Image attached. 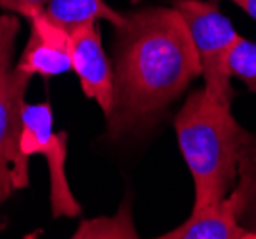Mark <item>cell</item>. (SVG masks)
<instances>
[{"mask_svg": "<svg viewBox=\"0 0 256 239\" xmlns=\"http://www.w3.org/2000/svg\"><path fill=\"white\" fill-rule=\"evenodd\" d=\"M20 20L0 14V206L29 186V157L20 146L25 92L31 76L14 66Z\"/></svg>", "mask_w": 256, "mask_h": 239, "instance_id": "3", "label": "cell"}, {"mask_svg": "<svg viewBox=\"0 0 256 239\" xmlns=\"http://www.w3.org/2000/svg\"><path fill=\"white\" fill-rule=\"evenodd\" d=\"M67 138L65 130H54V111L50 102L25 104L22 113V138L20 146L25 157L44 155L50 170V205L52 214L60 216H78L80 205L75 199L67 172Z\"/></svg>", "mask_w": 256, "mask_h": 239, "instance_id": "5", "label": "cell"}, {"mask_svg": "<svg viewBox=\"0 0 256 239\" xmlns=\"http://www.w3.org/2000/svg\"><path fill=\"white\" fill-rule=\"evenodd\" d=\"M172 8L182 16L199 56L204 90L216 100L232 106L230 54L241 34L214 4L201 0H174Z\"/></svg>", "mask_w": 256, "mask_h": 239, "instance_id": "4", "label": "cell"}, {"mask_svg": "<svg viewBox=\"0 0 256 239\" xmlns=\"http://www.w3.org/2000/svg\"><path fill=\"white\" fill-rule=\"evenodd\" d=\"M243 190L201 208H193L190 218L178 228L159 236L160 239H256V230L241 228L237 214L243 206Z\"/></svg>", "mask_w": 256, "mask_h": 239, "instance_id": "8", "label": "cell"}, {"mask_svg": "<svg viewBox=\"0 0 256 239\" xmlns=\"http://www.w3.org/2000/svg\"><path fill=\"white\" fill-rule=\"evenodd\" d=\"M31 34L16 67L25 75L54 76L73 69L71 33L54 23L44 12L29 18Z\"/></svg>", "mask_w": 256, "mask_h": 239, "instance_id": "7", "label": "cell"}, {"mask_svg": "<svg viewBox=\"0 0 256 239\" xmlns=\"http://www.w3.org/2000/svg\"><path fill=\"white\" fill-rule=\"evenodd\" d=\"M75 239L86 238H138V232L132 224L130 208L126 205L120 206L118 212L113 218H92L82 220L80 226L73 234Z\"/></svg>", "mask_w": 256, "mask_h": 239, "instance_id": "10", "label": "cell"}, {"mask_svg": "<svg viewBox=\"0 0 256 239\" xmlns=\"http://www.w3.org/2000/svg\"><path fill=\"white\" fill-rule=\"evenodd\" d=\"M232 2H235L239 8H243L248 16H252L256 20V0H232Z\"/></svg>", "mask_w": 256, "mask_h": 239, "instance_id": "13", "label": "cell"}, {"mask_svg": "<svg viewBox=\"0 0 256 239\" xmlns=\"http://www.w3.org/2000/svg\"><path fill=\"white\" fill-rule=\"evenodd\" d=\"M199 75V56L174 8L151 6L124 16L115 27L109 136L118 138L157 120Z\"/></svg>", "mask_w": 256, "mask_h": 239, "instance_id": "1", "label": "cell"}, {"mask_svg": "<svg viewBox=\"0 0 256 239\" xmlns=\"http://www.w3.org/2000/svg\"><path fill=\"white\" fill-rule=\"evenodd\" d=\"M42 12L67 31L96 22H109L117 27L124 20L122 14L115 12L104 0H48Z\"/></svg>", "mask_w": 256, "mask_h": 239, "instance_id": "9", "label": "cell"}, {"mask_svg": "<svg viewBox=\"0 0 256 239\" xmlns=\"http://www.w3.org/2000/svg\"><path fill=\"white\" fill-rule=\"evenodd\" d=\"M73 40V71L86 98L98 102L104 115L113 109V66L107 58L96 23H84L69 31Z\"/></svg>", "mask_w": 256, "mask_h": 239, "instance_id": "6", "label": "cell"}, {"mask_svg": "<svg viewBox=\"0 0 256 239\" xmlns=\"http://www.w3.org/2000/svg\"><path fill=\"white\" fill-rule=\"evenodd\" d=\"M48 0H0V8L6 12H14L20 14L23 18H31L34 14L44 10Z\"/></svg>", "mask_w": 256, "mask_h": 239, "instance_id": "12", "label": "cell"}, {"mask_svg": "<svg viewBox=\"0 0 256 239\" xmlns=\"http://www.w3.org/2000/svg\"><path fill=\"white\" fill-rule=\"evenodd\" d=\"M178 146L193 178L195 205L201 208L228 197L250 138L232 115V106L199 88L190 94L174 119Z\"/></svg>", "mask_w": 256, "mask_h": 239, "instance_id": "2", "label": "cell"}, {"mask_svg": "<svg viewBox=\"0 0 256 239\" xmlns=\"http://www.w3.org/2000/svg\"><path fill=\"white\" fill-rule=\"evenodd\" d=\"M228 66L232 76H239L252 92H256V42L239 36L232 48Z\"/></svg>", "mask_w": 256, "mask_h": 239, "instance_id": "11", "label": "cell"}, {"mask_svg": "<svg viewBox=\"0 0 256 239\" xmlns=\"http://www.w3.org/2000/svg\"><path fill=\"white\" fill-rule=\"evenodd\" d=\"M254 230H256V224H254Z\"/></svg>", "mask_w": 256, "mask_h": 239, "instance_id": "14", "label": "cell"}]
</instances>
